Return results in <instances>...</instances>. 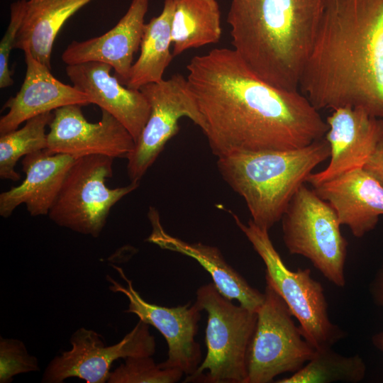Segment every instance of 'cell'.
I'll return each mask as SVG.
<instances>
[{"instance_id": "obj_26", "label": "cell", "mask_w": 383, "mask_h": 383, "mask_svg": "<svg viewBox=\"0 0 383 383\" xmlns=\"http://www.w3.org/2000/svg\"><path fill=\"white\" fill-rule=\"evenodd\" d=\"M184 372L174 368H161L152 356L130 357L111 372L109 383H175Z\"/></svg>"}, {"instance_id": "obj_3", "label": "cell", "mask_w": 383, "mask_h": 383, "mask_svg": "<svg viewBox=\"0 0 383 383\" xmlns=\"http://www.w3.org/2000/svg\"><path fill=\"white\" fill-rule=\"evenodd\" d=\"M323 0H231L227 17L232 45L259 78L299 90Z\"/></svg>"}, {"instance_id": "obj_18", "label": "cell", "mask_w": 383, "mask_h": 383, "mask_svg": "<svg viewBox=\"0 0 383 383\" xmlns=\"http://www.w3.org/2000/svg\"><path fill=\"white\" fill-rule=\"evenodd\" d=\"M313 188L334 209L340 224L346 225L356 238L372 231L383 215V185L364 167Z\"/></svg>"}, {"instance_id": "obj_7", "label": "cell", "mask_w": 383, "mask_h": 383, "mask_svg": "<svg viewBox=\"0 0 383 383\" xmlns=\"http://www.w3.org/2000/svg\"><path fill=\"white\" fill-rule=\"evenodd\" d=\"M281 220L283 240L289 252L307 258L326 279L344 287L348 241L331 205L304 184Z\"/></svg>"}, {"instance_id": "obj_9", "label": "cell", "mask_w": 383, "mask_h": 383, "mask_svg": "<svg viewBox=\"0 0 383 383\" xmlns=\"http://www.w3.org/2000/svg\"><path fill=\"white\" fill-rule=\"evenodd\" d=\"M257 313L246 358L248 383H268L294 373L312 357L315 348L304 338L287 305L268 284Z\"/></svg>"}, {"instance_id": "obj_30", "label": "cell", "mask_w": 383, "mask_h": 383, "mask_svg": "<svg viewBox=\"0 0 383 383\" xmlns=\"http://www.w3.org/2000/svg\"><path fill=\"white\" fill-rule=\"evenodd\" d=\"M369 289L373 302L383 307V265L377 272L370 284Z\"/></svg>"}, {"instance_id": "obj_11", "label": "cell", "mask_w": 383, "mask_h": 383, "mask_svg": "<svg viewBox=\"0 0 383 383\" xmlns=\"http://www.w3.org/2000/svg\"><path fill=\"white\" fill-rule=\"evenodd\" d=\"M140 90L150 104V113L134 149L126 157L128 177L135 182H139L166 143L179 132L181 118H189L201 130L204 125L187 77L182 74L145 84Z\"/></svg>"}, {"instance_id": "obj_22", "label": "cell", "mask_w": 383, "mask_h": 383, "mask_svg": "<svg viewBox=\"0 0 383 383\" xmlns=\"http://www.w3.org/2000/svg\"><path fill=\"white\" fill-rule=\"evenodd\" d=\"M173 13V0H165L160 14L145 25L140 54L132 65L127 87L140 89L163 79L165 70L174 57L170 52Z\"/></svg>"}, {"instance_id": "obj_25", "label": "cell", "mask_w": 383, "mask_h": 383, "mask_svg": "<svg viewBox=\"0 0 383 383\" xmlns=\"http://www.w3.org/2000/svg\"><path fill=\"white\" fill-rule=\"evenodd\" d=\"M53 118L46 112L26 121L21 128L0 135V178L18 181L20 174L15 166L21 157L47 148L45 128Z\"/></svg>"}, {"instance_id": "obj_14", "label": "cell", "mask_w": 383, "mask_h": 383, "mask_svg": "<svg viewBox=\"0 0 383 383\" xmlns=\"http://www.w3.org/2000/svg\"><path fill=\"white\" fill-rule=\"evenodd\" d=\"M326 118L325 138L331 148L330 162L323 170L311 173L313 187L347 172L363 168L383 135V119L362 108L340 107Z\"/></svg>"}, {"instance_id": "obj_24", "label": "cell", "mask_w": 383, "mask_h": 383, "mask_svg": "<svg viewBox=\"0 0 383 383\" xmlns=\"http://www.w3.org/2000/svg\"><path fill=\"white\" fill-rule=\"evenodd\" d=\"M366 365L359 355L345 356L332 347L316 349L312 357L291 376L277 383H358L363 380Z\"/></svg>"}, {"instance_id": "obj_19", "label": "cell", "mask_w": 383, "mask_h": 383, "mask_svg": "<svg viewBox=\"0 0 383 383\" xmlns=\"http://www.w3.org/2000/svg\"><path fill=\"white\" fill-rule=\"evenodd\" d=\"M75 160L47 149L23 157L26 178L18 186L1 193L0 216L9 218L22 204L32 216L48 215Z\"/></svg>"}, {"instance_id": "obj_28", "label": "cell", "mask_w": 383, "mask_h": 383, "mask_svg": "<svg viewBox=\"0 0 383 383\" xmlns=\"http://www.w3.org/2000/svg\"><path fill=\"white\" fill-rule=\"evenodd\" d=\"M26 0H18L11 4L10 21L0 42V88L11 86L13 80L9 68V55L21 28Z\"/></svg>"}, {"instance_id": "obj_6", "label": "cell", "mask_w": 383, "mask_h": 383, "mask_svg": "<svg viewBox=\"0 0 383 383\" xmlns=\"http://www.w3.org/2000/svg\"><path fill=\"white\" fill-rule=\"evenodd\" d=\"M233 219L265 265V282L282 298L299 322L304 338L319 349L332 347L345 333L331 320L322 284L309 269L289 270L270 239L268 230L252 220L248 224L231 213Z\"/></svg>"}, {"instance_id": "obj_8", "label": "cell", "mask_w": 383, "mask_h": 383, "mask_svg": "<svg viewBox=\"0 0 383 383\" xmlns=\"http://www.w3.org/2000/svg\"><path fill=\"white\" fill-rule=\"evenodd\" d=\"M113 158L92 155L76 159L67 172L48 216L55 224L94 238L100 235L111 209L136 189L139 182L108 188Z\"/></svg>"}, {"instance_id": "obj_12", "label": "cell", "mask_w": 383, "mask_h": 383, "mask_svg": "<svg viewBox=\"0 0 383 383\" xmlns=\"http://www.w3.org/2000/svg\"><path fill=\"white\" fill-rule=\"evenodd\" d=\"M126 286L109 275L106 279L113 292L124 294L128 299L126 313L135 314L139 320L154 326L164 336L168 346L167 359L158 363L161 368H174L187 375L192 374L201 362L200 345L195 340L201 310L194 303L166 307L148 302L135 289L132 281L122 268L113 265Z\"/></svg>"}, {"instance_id": "obj_29", "label": "cell", "mask_w": 383, "mask_h": 383, "mask_svg": "<svg viewBox=\"0 0 383 383\" xmlns=\"http://www.w3.org/2000/svg\"><path fill=\"white\" fill-rule=\"evenodd\" d=\"M364 168L383 185V135Z\"/></svg>"}, {"instance_id": "obj_13", "label": "cell", "mask_w": 383, "mask_h": 383, "mask_svg": "<svg viewBox=\"0 0 383 383\" xmlns=\"http://www.w3.org/2000/svg\"><path fill=\"white\" fill-rule=\"evenodd\" d=\"M81 107L72 104L54 111L46 149L74 159L92 155L127 157L135 145L128 130L105 110H101L99 121L90 123Z\"/></svg>"}, {"instance_id": "obj_31", "label": "cell", "mask_w": 383, "mask_h": 383, "mask_svg": "<svg viewBox=\"0 0 383 383\" xmlns=\"http://www.w3.org/2000/svg\"><path fill=\"white\" fill-rule=\"evenodd\" d=\"M372 343L376 348L383 352V332L374 335Z\"/></svg>"}, {"instance_id": "obj_17", "label": "cell", "mask_w": 383, "mask_h": 383, "mask_svg": "<svg viewBox=\"0 0 383 383\" xmlns=\"http://www.w3.org/2000/svg\"><path fill=\"white\" fill-rule=\"evenodd\" d=\"M26 71L23 83L16 96L9 99L2 109H9L0 118V135L18 128L28 119L58 108L91 104V98L74 87L57 80L50 69L24 51Z\"/></svg>"}, {"instance_id": "obj_16", "label": "cell", "mask_w": 383, "mask_h": 383, "mask_svg": "<svg viewBox=\"0 0 383 383\" xmlns=\"http://www.w3.org/2000/svg\"><path fill=\"white\" fill-rule=\"evenodd\" d=\"M148 4L149 0H132L126 13L112 29L98 37L72 41L63 52L62 61L67 65L90 61L106 63L125 85L133 55L140 47Z\"/></svg>"}, {"instance_id": "obj_20", "label": "cell", "mask_w": 383, "mask_h": 383, "mask_svg": "<svg viewBox=\"0 0 383 383\" xmlns=\"http://www.w3.org/2000/svg\"><path fill=\"white\" fill-rule=\"evenodd\" d=\"M152 232L147 240L160 248L190 257L196 260L211 275L213 283L223 296L240 306L257 312L264 301V293L252 287L225 260L218 248L201 243H188L165 231L157 211L148 213Z\"/></svg>"}, {"instance_id": "obj_5", "label": "cell", "mask_w": 383, "mask_h": 383, "mask_svg": "<svg viewBox=\"0 0 383 383\" xmlns=\"http://www.w3.org/2000/svg\"><path fill=\"white\" fill-rule=\"evenodd\" d=\"M195 304L207 313L204 360L184 382L248 383L246 358L257 313L234 304L213 283L196 290Z\"/></svg>"}, {"instance_id": "obj_4", "label": "cell", "mask_w": 383, "mask_h": 383, "mask_svg": "<svg viewBox=\"0 0 383 383\" xmlns=\"http://www.w3.org/2000/svg\"><path fill=\"white\" fill-rule=\"evenodd\" d=\"M325 138L302 148L234 153L218 157L223 179L248 208L252 221L269 231L282 219L290 201L312 170L330 157Z\"/></svg>"}, {"instance_id": "obj_23", "label": "cell", "mask_w": 383, "mask_h": 383, "mask_svg": "<svg viewBox=\"0 0 383 383\" xmlns=\"http://www.w3.org/2000/svg\"><path fill=\"white\" fill-rule=\"evenodd\" d=\"M172 43L174 57L190 48L217 43L221 37L216 0H173Z\"/></svg>"}, {"instance_id": "obj_21", "label": "cell", "mask_w": 383, "mask_h": 383, "mask_svg": "<svg viewBox=\"0 0 383 383\" xmlns=\"http://www.w3.org/2000/svg\"><path fill=\"white\" fill-rule=\"evenodd\" d=\"M92 0H26L13 48L28 51L51 68L50 56L57 34L65 21Z\"/></svg>"}, {"instance_id": "obj_10", "label": "cell", "mask_w": 383, "mask_h": 383, "mask_svg": "<svg viewBox=\"0 0 383 383\" xmlns=\"http://www.w3.org/2000/svg\"><path fill=\"white\" fill-rule=\"evenodd\" d=\"M70 343L69 350L63 351L49 362L41 382L62 383L70 377H77L88 383L107 382L114 361L130 357L152 356L156 348L148 324L141 320L112 345H107L97 332L84 327L72 333Z\"/></svg>"}, {"instance_id": "obj_2", "label": "cell", "mask_w": 383, "mask_h": 383, "mask_svg": "<svg viewBox=\"0 0 383 383\" xmlns=\"http://www.w3.org/2000/svg\"><path fill=\"white\" fill-rule=\"evenodd\" d=\"M299 89L318 111L383 119V0H323Z\"/></svg>"}, {"instance_id": "obj_1", "label": "cell", "mask_w": 383, "mask_h": 383, "mask_svg": "<svg viewBox=\"0 0 383 383\" xmlns=\"http://www.w3.org/2000/svg\"><path fill=\"white\" fill-rule=\"evenodd\" d=\"M187 70L203 120L201 131L218 158L305 147L328 130L304 94L265 82L233 48L194 56Z\"/></svg>"}, {"instance_id": "obj_27", "label": "cell", "mask_w": 383, "mask_h": 383, "mask_svg": "<svg viewBox=\"0 0 383 383\" xmlns=\"http://www.w3.org/2000/svg\"><path fill=\"white\" fill-rule=\"evenodd\" d=\"M39 370L38 358L28 353L23 341L0 337L1 383H10L18 374Z\"/></svg>"}, {"instance_id": "obj_15", "label": "cell", "mask_w": 383, "mask_h": 383, "mask_svg": "<svg viewBox=\"0 0 383 383\" xmlns=\"http://www.w3.org/2000/svg\"><path fill=\"white\" fill-rule=\"evenodd\" d=\"M112 67L96 61L66 67V74L77 89L115 117L138 141L150 116V104L140 89L124 87L110 74Z\"/></svg>"}]
</instances>
